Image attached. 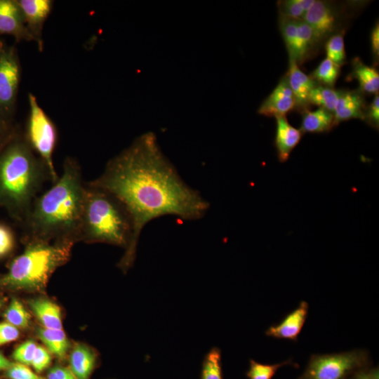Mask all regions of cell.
<instances>
[{
	"label": "cell",
	"mask_w": 379,
	"mask_h": 379,
	"mask_svg": "<svg viewBox=\"0 0 379 379\" xmlns=\"http://www.w3.org/2000/svg\"><path fill=\"white\" fill-rule=\"evenodd\" d=\"M91 182L110 192L126 206L133 222L135 250L142 230L152 220L170 215L197 220L210 208L208 201L182 180L152 133L138 137L111 159Z\"/></svg>",
	"instance_id": "cell-1"
},
{
	"label": "cell",
	"mask_w": 379,
	"mask_h": 379,
	"mask_svg": "<svg viewBox=\"0 0 379 379\" xmlns=\"http://www.w3.org/2000/svg\"><path fill=\"white\" fill-rule=\"evenodd\" d=\"M84 185L79 162L67 157L58 180L34 200L21 227L25 239L79 240Z\"/></svg>",
	"instance_id": "cell-2"
},
{
	"label": "cell",
	"mask_w": 379,
	"mask_h": 379,
	"mask_svg": "<svg viewBox=\"0 0 379 379\" xmlns=\"http://www.w3.org/2000/svg\"><path fill=\"white\" fill-rule=\"evenodd\" d=\"M47 181L53 183L48 168L18 131L0 151V207L21 227Z\"/></svg>",
	"instance_id": "cell-3"
},
{
	"label": "cell",
	"mask_w": 379,
	"mask_h": 379,
	"mask_svg": "<svg viewBox=\"0 0 379 379\" xmlns=\"http://www.w3.org/2000/svg\"><path fill=\"white\" fill-rule=\"evenodd\" d=\"M133 236V222L123 203L110 192L91 182H85L79 240L125 248L119 266L126 270L135 257Z\"/></svg>",
	"instance_id": "cell-4"
},
{
	"label": "cell",
	"mask_w": 379,
	"mask_h": 379,
	"mask_svg": "<svg viewBox=\"0 0 379 379\" xmlns=\"http://www.w3.org/2000/svg\"><path fill=\"white\" fill-rule=\"evenodd\" d=\"M23 252L14 258L0 286L11 289L41 291L53 272L70 258L72 241L25 239Z\"/></svg>",
	"instance_id": "cell-5"
},
{
	"label": "cell",
	"mask_w": 379,
	"mask_h": 379,
	"mask_svg": "<svg viewBox=\"0 0 379 379\" xmlns=\"http://www.w3.org/2000/svg\"><path fill=\"white\" fill-rule=\"evenodd\" d=\"M366 350H353L334 354H312L298 379H348L356 372L370 367Z\"/></svg>",
	"instance_id": "cell-6"
},
{
	"label": "cell",
	"mask_w": 379,
	"mask_h": 379,
	"mask_svg": "<svg viewBox=\"0 0 379 379\" xmlns=\"http://www.w3.org/2000/svg\"><path fill=\"white\" fill-rule=\"evenodd\" d=\"M29 112L25 137L34 152L44 161L55 182L59 176L53 163V153L58 140L56 127L39 105L36 98L28 95Z\"/></svg>",
	"instance_id": "cell-7"
},
{
	"label": "cell",
	"mask_w": 379,
	"mask_h": 379,
	"mask_svg": "<svg viewBox=\"0 0 379 379\" xmlns=\"http://www.w3.org/2000/svg\"><path fill=\"white\" fill-rule=\"evenodd\" d=\"M21 67L17 50L0 39V118L12 122L19 86Z\"/></svg>",
	"instance_id": "cell-8"
},
{
	"label": "cell",
	"mask_w": 379,
	"mask_h": 379,
	"mask_svg": "<svg viewBox=\"0 0 379 379\" xmlns=\"http://www.w3.org/2000/svg\"><path fill=\"white\" fill-rule=\"evenodd\" d=\"M340 14L334 3L315 0L311 8L305 12L302 20L312 27L320 42L335 34L340 25Z\"/></svg>",
	"instance_id": "cell-9"
},
{
	"label": "cell",
	"mask_w": 379,
	"mask_h": 379,
	"mask_svg": "<svg viewBox=\"0 0 379 379\" xmlns=\"http://www.w3.org/2000/svg\"><path fill=\"white\" fill-rule=\"evenodd\" d=\"M26 27L40 51H43L42 31L53 5L51 0H16Z\"/></svg>",
	"instance_id": "cell-10"
},
{
	"label": "cell",
	"mask_w": 379,
	"mask_h": 379,
	"mask_svg": "<svg viewBox=\"0 0 379 379\" xmlns=\"http://www.w3.org/2000/svg\"><path fill=\"white\" fill-rule=\"evenodd\" d=\"M4 34L13 36L18 42L33 41L16 0H0V36Z\"/></svg>",
	"instance_id": "cell-11"
},
{
	"label": "cell",
	"mask_w": 379,
	"mask_h": 379,
	"mask_svg": "<svg viewBox=\"0 0 379 379\" xmlns=\"http://www.w3.org/2000/svg\"><path fill=\"white\" fill-rule=\"evenodd\" d=\"M295 107V100L287 77L283 78L263 101L258 112L267 117L286 116Z\"/></svg>",
	"instance_id": "cell-12"
},
{
	"label": "cell",
	"mask_w": 379,
	"mask_h": 379,
	"mask_svg": "<svg viewBox=\"0 0 379 379\" xmlns=\"http://www.w3.org/2000/svg\"><path fill=\"white\" fill-rule=\"evenodd\" d=\"M309 305L302 301L298 307L288 314L283 320L269 327L265 335L277 339H288L296 342L305 324Z\"/></svg>",
	"instance_id": "cell-13"
},
{
	"label": "cell",
	"mask_w": 379,
	"mask_h": 379,
	"mask_svg": "<svg viewBox=\"0 0 379 379\" xmlns=\"http://www.w3.org/2000/svg\"><path fill=\"white\" fill-rule=\"evenodd\" d=\"M366 108L361 93L357 91H340L333 113L334 126L352 119L364 120Z\"/></svg>",
	"instance_id": "cell-14"
},
{
	"label": "cell",
	"mask_w": 379,
	"mask_h": 379,
	"mask_svg": "<svg viewBox=\"0 0 379 379\" xmlns=\"http://www.w3.org/2000/svg\"><path fill=\"white\" fill-rule=\"evenodd\" d=\"M275 118L277 128L274 144L279 161L285 162L288 159L293 149L299 143L302 132L300 129L292 126L286 116Z\"/></svg>",
	"instance_id": "cell-15"
},
{
	"label": "cell",
	"mask_w": 379,
	"mask_h": 379,
	"mask_svg": "<svg viewBox=\"0 0 379 379\" xmlns=\"http://www.w3.org/2000/svg\"><path fill=\"white\" fill-rule=\"evenodd\" d=\"M286 77L295 100V107L302 111L306 109L309 105V94L318 84L310 76L302 72L298 64L292 60H289Z\"/></svg>",
	"instance_id": "cell-16"
},
{
	"label": "cell",
	"mask_w": 379,
	"mask_h": 379,
	"mask_svg": "<svg viewBox=\"0 0 379 379\" xmlns=\"http://www.w3.org/2000/svg\"><path fill=\"white\" fill-rule=\"evenodd\" d=\"M97 360L95 352L87 345L77 343L69 355V369L77 379H88Z\"/></svg>",
	"instance_id": "cell-17"
},
{
	"label": "cell",
	"mask_w": 379,
	"mask_h": 379,
	"mask_svg": "<svg viewBox=\"0 0 379 379\" xmlns=\"http://www.w3.org/2000/svg\"><path fill=\"white\" fill-rule=\"evenodd\" d=\"M30 307L44 328L62 329V315L59 306L45 298H38L29 302Z\"/></svg>",
	"instance_id": "cell-18"
},
{
	"label": "cell",
	"mask_w": 379,
	"mask_h": 379,
	"mask_svg": "<svg viewBox=\"0 0 379 379\" xmlns=\"http://www.w3.org/2000/svg\"><path fill=\"white\" fill-rule=\"evenodd\" d=\"M333 114L319 107L315 111L305 110L302 115L301 128L302 133H324L333 126Z\"/></svg>",
	"instance_id": "cell-19"
},
{
	"label": "cell",
	"mask_w": 379,
	"mask_h": 379,
	"mask_svg": "<svg viewBox=\"0 0 379 379\" xmlns=\"http://www.w3.org/2000/svg\"><path fill=\"white\" fill-rule=\"evenodd\" d=\"M38 337L46 349L57 357L63 359L69 349V340L62 329H50L41 327L38 329Z\"/></svg>",
	"instance_id": "cell-20"
},
{
	"label": "cell",
	"mask_w": 379,
	"mask_h": 379,
	"mask_svg": "<svg viewBox=\"0 0 379 379\" xmlns=\"http://www.w3.org/2000/svg\"><path fill=\"white\" fill-rule=\"evenodd\" d=\"M353 77L359 81L361 91L371 94H378L379 74L373 67L364 65L359 58L352 61Z\"/></svg>",
	"instance_id": "cell-21"
},
{
	"label": "cell",
	"mask_w": 379,
	"mask_h": 379,
	"mask_svg": "<svg viewBox=\"0 0 379 379\" xmlns=\"http://www.w3.org/2000/svg\"><path fill=\"white\" fill-rule=\"evenodd\" d=\"M279 25L286 44L289 60H294L298 65L300 64L296 19L288 18L279 15Z\"/></svg>",
	"instance_id": "cell-22"
},
{
	"label": "cell",
	"mask_w": 379,
	"mask_h": 379,
	"mask_svg": "<svg viewBox=\"0 0 379 379\" xmlns=\"http://www.w3.org/2000/svg\"><path fill=\"white\" fill-rule=\"evenodd\" d=\"M340 91L332 87L317 84L310 93L309 105L312 104L323 108L333 114L340 96Z\"/></svg>",
	"instance_id": "cell-23"
},
{
	"label": "cell",
	"mask_w": 379,
	"mask_h": 379,
	"mask_svg": "<svg viewBox=\"0 0 379 379\" xmlns=\"http://www.w3.org/2000/svg\"><path fill=\"white\" fill-rule=\"evenodd\" d=\"M296 25L301 64L319 41L312 27L302 19H296Z\"/></svg>",
	"instance_id": "cell-24"
},
{
	"label": "cell",
	"mask_w": 379,
	"mask_h": 379,
	"mask_svg": "<svg viewBox=\"0 0 379 379\" xmlns=\"http://www.w3.org/2000/svg\"><path fill=\"white\" fill-rule=\"evenodd\" d=\"M200 379H223L220 348L213 347L204 356Z\"/></svg>",
	"instance_id": "cell-25"
},
{
	"label": "cell",
	"mask_w": 379,
	"mask_h": 379,
	"mask_svg": "<svg viewBox=\"0 0 379 379\" xmlns=\"http://www.w3.org/2000/svg\"><path fill=\"white\" fill-rule=\"evenodd\" d=\"M340 67L326 58L310 76L317 84L332 87L335 83Z\"/></svg>",
	"instance_id": "cell-26"
},
{
	"label": "cell",
	"mask_w": 379,
	"mask_h": 379,
	"mask_svg": "<svg viewBox=\"0 0 379 379\" xmlns=\"http://www.w3.org/2000/svg\"><path fill=\"white\" fill-rule=\"evenodd\" d=\"M286 365H295L297 366V364L293 363L291 359L274 364H261L253 359H250L249 368L246 375L248 379H272L277 370Z\"/></svg>",
	"instance_id": "cell-27"
},
{
	"label": "cell",
	"mask_w": 379,
	"mask_h": 379,
	"mask_svg": "<svg viewBox=\"0 0 379 379\" xmlns=\"http://www.w3.org/2000/svg\"><path fill=\"white\" fill-rule=\"evenodd\" d=\"M4 318L16 328H25L29 324L30 315L18 300L13 298L4 312Z\"/></svg>",
	"instance_id": "cell-28"
},
{
	"label": "cell",
	"mask_w": 379,
	"mask_h": 379,
	"mask_svg": "<svg viewBox=\"0 0 379 379\" xmlns=\"http://www.w3.org/2000/svg\"><path fill=\"white\" fill-rule=\"evenodd\" d=\"M327 57L332 62L341 67L346 60L343 34L335 33L331 35L326 43Z\"/></svg>",
	"instance_id": "cell-29"
},
{
	"label": "cell",
	"mask_w": 379,
	"mask_h": 379,
	"mask_svg": "<svg viewBox=\"0 0 379 379\" xmlns=\"http://www.w3.org/2000/svg\"><path fill=\"white\" fill-rule=\"evenodd\" d=\"M36 347L37 345L32 340L25 341L14 350L13 357L18 363L29 366Z\"/></svg>",
	"instance_id": "cell-30"
},
{
	"label": "cell",
	"mask_w": 379,
	"mask_h": 379,
	"mask_svg": "<svg viewBox=\"0 0 379 379\" xmlns=\"http://www.w3.org/2000/svg\"><path fill=\"white\" fill-rule=\"evenodd\" d=\"M279 15L293 19H302L305 11L297 0H281L277 3Z\"/></svg>",
	"instance_id": "cell-31"
},
{
	"label": "cell",
	"mask_w": 379,
	"mask_h": 379,
	"mask_svg": "<svg viewBox=\"0 0 379 379\" xmlns=\"http://www.w3.org/2000/svg\"><path fill=\"white\" fill-rule=\"evenodd\" d=\"M15 236L12 230L4 223H0V258L11 253L15 246Z\"/></svg>",
	"instance_id": "cell-32"
},
{
	"label": "cell",
	"mask_w": 379,
	"mask_h": 379,
	"mask_svg": "<svg viewBox=\"0 0 379 379\" xmlns=\"http://www.w3.org/2000/svg\"><path fill=\"white\" fill-rule=\"evenodd\" d=\"M10 379H44L31 370L27 365L16 363L6 370Z\"/></svg>",
	"instance_id": "cell-33"
},
{
	"label": "cell",
	"mask_w": 379,
	"mask_h": 379,
	"mask_svg": "<svg viewBox=\"0 0 379 379\" xmlns=\"http://www.w3.org/2000/svg\"><path fill=\"white\" fill-rule=\"evenodd\" d=\"M51 362V352L46 347L37 345L30 366L36 372L41 373L48 367Z\"/></svg>",
	"instance_id": "cell-34"
},
{
	"label": "cell",
	"mask_w": 379,
	"mask_h": 379,
	"mask_svg": "<svg viewBox=\"0 0 379 379\" xmlns=\"http://www.w3.org/2000/svg\"><path fill=\"white\" fill-rule=\"evenodd\" d=\"M364 120L372 127L378 128L379 126V96L375 97L371 105L366 108Z\"/></svg>",
	"instance_id": "cell-35"
},
{
	"label": "cell",
	"mask_w": 379,
	"mask_h": 379,
	"mask_svg": "<svg viewBox=\"0 0 379 379\" xmlns=\"http://www.w3.org/2000/svg\"><path fill=\"white\" fill-rule=\"evenodd\" d=\"M19 330L11 324L0 322V345L15 340L19 337Z\"/></svg>",
	"instance_id": "cell-36"
},
{
	"label": "cell",
	"mask_w": 379,
	"mask_h": 379,
	"mask_svg": "<svg viewBox=\"0 0 379 379\" xmlns=\"http://www.w3.org/2000/svg\"><path fill=\"white\" fill-rule=\"evenodd\" d=\"M18 130L11 121L0 118V151L14 137Z\"/></svg>",
	"instance_id": "cell-37"
},
{
	"label": "cell",
	"mask_w": 379,
	"mask_h": 379,
	"mask_svg": "<svg viewBox=\"0 0 379 379\" xmlns=\"http://www.w3.org/2000/svg\"><path fill=\"white\" fill-rule=\"evenodd\" d=\"M46 379H77L71 370L65 366L57 365L51 368Z\"/></svg>",
	"instance_id": "cell-38"
},
{
	"label": "cell",
	"mask_w": 379,
	"mask_h": 379,
	"mask_svg": "<svg viewBox=\"0 0 379 379\" xmlns=\"http://www.w3.org/2000/svg\"><path fill=\"white\" fill-rule=\"evenodd\" d=\"M348 379H378V368H365L354 373Z\"/></svg>",
	"instance_id": "cell-39"
},
{
	"label": "cell",
	"mask_w": 379,
	"mask_h": 379,
	"mask_svg": "<svg viewBox=\"0 0 379 379\" xmlns=\"http://www.w3.org/2000/svg\"><path fill=\"white\" fill-rule=\"evenodd\" d=\"M371 42L374 58L378 60L379 57V26L378 23L374 26L371 34Z\"/></svg>",
	"instance_id": "cell-40"
},
{
	"label": "cell",
	"mask_w": 379,
	"mask_h": 379,
	"mask_svg": "<svg viewBox=\"0 0 379 379\" xmlns=\"http://www.w3.org/2000/svg\"><path fill=\"white\" fill-rule=\"evenodd\" d=\"M297 2L305 13L311 8L315 0H297Z\"/></svg>",
	"instance_id": "cell-41"
},
{
	"label": "cell",
	"mask_w": 379,
	"mask_h": 379,
	"mask_svg": "<svg viewBox=\"0 0 379 379\" xmlns=\"http://www.w3.org/2000/svg\"><path fill=\"white\" fill-rule=\"evenodd\" d=\"M12 364L13 363H11L0 353V370H7L11 366Z\"/></svg>",
	"instance_id": "cell-42"
},
{
	"label": "cell",
	"mask_w": 379,
	"mask_h": 379,
	"mask_svg": "<svg viewBox=\"0 0 379 379\" xmlns=\"http://www.w3.org/2000/svg\"><path fill=\"white\" fill-rule=\"evenodd\" d=\"M4 304V299L0 298V309L1 308Z\"/></svg>",
	"instance_id": "cell-43"
}]
</instances>
